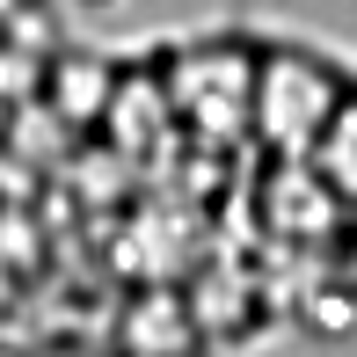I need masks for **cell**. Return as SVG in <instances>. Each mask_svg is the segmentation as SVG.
Returning <instances> with one entry per match:
<instances>
[{
  "label": "cell",
  "mask_w": 357,
  "mask_h": 357,
  "mask_svg": "<svg viewBox=\"0 0 357 357\" xmlns=\"http://www.w3.org/2000/svg\"><path fill=\"white\" fill-rule=\"evenodd\" d=\"M255 52H263V44H248V37H219V44H175V52L153 59L183 146H197V153H226V160L248 146Z\"/></svg>",
  "instance_id": "obj_1"
},
{
  "label": "cell",
  "mask_w": 357,
  "mask_h": 357,
  "mask_svg": "<svg viewBox=\"0 0 357 357\" xmlns=\"http://www.w3.org/2000/svg\"><path fill=\"white\" fill-rule=\"evenodd\" d=\"M350 80L328 59L299 52V44H263L255 52V117H248V146L263 160H306L328 132V117L343 109Z\"/></svg>",
  "instance_id": "obj_2"
},
{
  "label": "cell",
  "mask_w": 357,
  "mask_h": 357,
  "mask_svg": "<svg viewBox=\"0 0 357 357\" xmlns=\"http://www.w3.org/2000/svg\"><path fill=\"white\" fill-rule=\"evenodd\" d=\"M212 255V212L190 204L183 190H139L117 212V234H109V263L132 284H190Z\"/></svg>",
  "instance_id": "obj_3"
},
{
  "label": "cell",
  "mask_w": 357,
  "mask_h": 357,
  "mask_svg": "<svg viewBox=\"0 0 357 357\" xmlns=\"http://www.w3.org/2000/svg\"><path fill=\"white\" fill-rule=\"evenodd\" d=\"M248 212L278 248H328L350 226V204L314 160H263V175L248 183Z\"/></svg>",
  "instance_id": "obj_4"
},
{
  "label": "cell",
  "mask_w": 357,
  "mask_h": 357,
  "mask_svg": "<svg viewBox=\"0 0 357 357\" xmlns=\"http://www.w3.org/2000/svg\"><path fill=\"white\" fill-rule=\"evenodd\" d=\"M109 153H124L146 183L168 175V160L183 153V132H175V109H168V88H160V66H124L117 73V95H109V117L102 132Z\"/></svg>",
  "instance_id": "obj_5"
},
{
  "label": "cell",
  "mask_w": 357,
  "mask_h": 357,
  "mask_svg": "<svg viewBox=\"0 0 357 357\" xmlns=\"http://www.w3.org/2000/svg\"><path fill=\"white\" fill-rule=\"evenodd\" d=\"M204 343L183 284H139L117 306V357H190Z\"/></svg>",
  "instance_id": "obj_6"
},
{
  "label": "cell",
  "mask_w": 357,
  "mask_h": 357,
  "mask_svg": "<svg viewBox=\"0 0 357 357\" xmlns=\"http://www.w3.org/2000/svg\"><path fill=\"white\" fill-rule=\"evenodd\" d=\"M117 59L102 52H52L44 59V109L66 124L73 139H95L109 117V95H117Z\"/></svg>",
  "instance_id": "obj_7"
},
{
  "label": "cell",
  "mask_w": 357,
  "mask_h": 357,
  "mask_svg": "<svg viewBox=\"0 0 357 357\" xmlns=\"http://www.w3.org/2000/svg\"><path fill=\"white\" fill-rule=\"evenodd\" d=\"M52 183H66L73 197L88 204V212H124V204L146 190V175H139L124 153H109L102 139H88V146H73V160L52 175Z\"/></svg>",
  "instance_id": "obj_8"
},
{
  "label": "cell",
  "mask_w": 357,
  "mask_h": 357,
  "mask_svg": "<svg viewBox=\"0 0 357 357\" xmlns=\"http://www.w3.org/2000/svg\"><path fill=\"white\" fill-rule=\"evenodd\" d=\"M306 160L335 183V197H343V204H357V88L343 95V109L328 117V132H321V146H314Z\"/></svg>",
  "instance_id": "obj_9"
},
{
  "label": "cell",
  "mask_w": 357,
  "mask_h": 357,
  "mask_svg": "<svg viewBox=\"0 0 357 357\" xmlns=\"http://www.w3.org/2000/svg\"><path fill=\"white\" fill-rule=\"evenodd\" d=\"M44 255H52V226L29 212V204H0V263H8L22 284H37Z\"/></svg>",
  "instance_id": "obj_10"
},
{
  "label": "cell",
  "mask_w": 357,
  "mask_h": 357,
  "mask_svg": "<svg viewBox=\"0 0 357 357\" xmlns=\"http://www.w3.org/2000/svg\"><path fill=\"white\" fill-rule=\"evenodd\" d=\"M44 95V52H22L15 37H0V109H22Z\"/></svg>",
  "instance_id": "obj_11"
},
{
  "label": "cell",
  "mask_w": 357,
  "mask_h": 357,
  "mask_svg": "<svg viewBox=\"0 0 357 357\" xmlns=\"http://www.w3.org/2000/svg\"><path fill=\"white\" fill-rule=\"evenodd\" d=\"M52 357H117V350H102V343H59Z\"/></svg>",
  "instance_id": "obj_12"
},
{
  "label": "cell",
  "mask_w": 357,
  "mask_h": 357,
  "mask_svg": "<svg viewBox=\"0 0 357 357\" xmlns=\"http://www.w3.org/2000/svg\"><path fill=\"white\" fill-rule=\"evenodd\" d=\"M0 357H15V350H8V343H0Z\"/></svg>",
  "instance_id": "obj_13"
},
{
  "label": "cell",
  "mask_w": 357,
  "mask_h": 357,
  "mask_svg": "<svg viewBox=\"0 0 357 357\" xmlns=\"http://www.w3.org/2000/svg\"><path fill=\"white\" fill-rule=\"evenodd\" d=\"M350 212H357V204H350Z\"/></svg>",
  "instance_id": "obj_14"
}]
</instances>
